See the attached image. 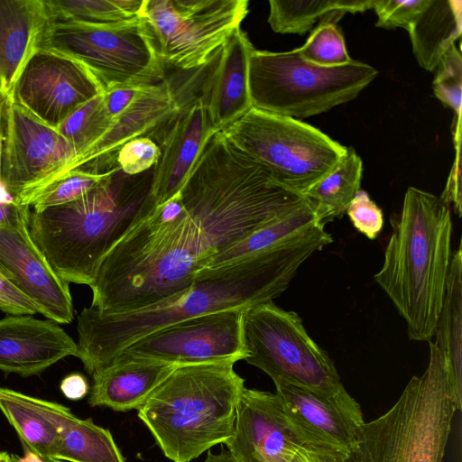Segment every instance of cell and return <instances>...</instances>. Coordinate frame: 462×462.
Masks as SVG:
<instances>
[{"instance_id":"74e56055","label":"cell","mask_w":462,"mask_h":462,"mask_svg":"<svg viewBox=\"0 0 462 462\" xmlns=\"http://www.w3.org/2000/svg\"><path fill=\"white\" fill-rule=\"evenodd\" d=\"M346 213L356 229L369 239H375L383 229V212L365 190L356 193Z\"/></svg>"},{"instance_id":"8fae6325","label":"cell","mask_w":462,"mask_h":462,"mask_svg":"<svg viewBox=\"0 0 462 462\" xmlns=\"http://www.w3.org/2000/svg\"><path fill=\"white\" fill-rule=\"evenodd\" d=\"M247 0H143L139 21L165 69L190 70L206 63L240 27Z\"/></svg>"},{"instance_id":"52a82bcc","label":"cell","mask_w":462,"mask_h":462,"mask_svg":"<svg viewBox=\"0 0 462 462\" xmlns=\"http://www.w3.org/2000/svg\"><path fill=\"white\" fill-rule=\"evenodd\" d=\"M377 74L371 65L354 60L328 68L305 60L297 49H254L248 69L252 106L295 119L309 117L356 98Z\"/></svg>"},{"instance_id":"4fadbf2b","label":"cell","mask_w":462,"mask_h":462,"mask_svg":"<svg viewBox=\"0 0 462 462\" xmlns=\"http://www.w3.org/2000/svg\"><path fill=\"white\" fill-rule=\"evenodd\" d=\"M244 310L230 309L176 322L134 341L117 356L177 365L245 360Z\"/></svg>"},{"instance_id":"c3c4849f","label":"cell","mask_w":462,"mask_h":462,"mask_svg":"<svg viewBox=\"0 0 462 462\" xmlns=\"http://www.w3.org/2000/svg\"><path fill=\"white\" fill-rule=\"evenodd\" d=\"M42 459L44 460V462H67V461L60 460V459H57V458H54L51 457H42Z\"/></svg>"},{"instance_id":"7dc6e473","label":"cell","mask_w":462,"mask_h":462,"mask_svg":"<svg viewBox=\"0 0 462 462\" xmlns=\"http://www.w3.org/2000/svg\"><path fill=\"white\" fill-rule=\"evenodd\" d=\"M0 462H17L16 457L0 450Z\"/></svg>"},{"instance_id":"d6986e66","label":"cell","mask_w":462,"mask_h":462,"mask_svg":"<svg viewBox=\"0 0 462 462\" xmlns=\"http://www.w3.org/2000/svg\"><path fill=\"white\" fill-rule=\"evenodd\" d=\"M0 273L56 323L74 317L69 283L60 279L33 243L28 226L0 228Z\"/></svg>"},{"instance_id":"603a6c76","label":"cell","mask_w":462,"mask_h":462,"mask_svg":"<svg viewBox=\"0 0 462 462\" xmlns=\"http://www.w3.org/2000/svg\"><path fill=\"white\" fill-rule=\"evenodd\" d=\"M47 22L43 0H0V90L7 96Z\"/></svg>"},{"instance_id":"ee69618b","label":"cell","mask_w":462,"mask_h":462,"mask_svg":"<svg viewBox=\"0 0 462 462\" xmlns=\"http://www.w3.org/2000/svg\"><path fill=\"white\" fill-rule=\"evenodd\" d=\"M204 462H236L228 450L223 449L220 453L208 452Z\"/></svg>"},{"instance_id":"7c38bea8","label":"cell","mask_w":462,"mask_h":462,"mask_svg":"<svg viewBox=\"0 0 462 462\" xmlns=\"http://www.w3.org/2000/svg\"><path fill=\"white\" fill-rule=\"evenodd\" d=\"M69 143L8 96L3 121L0 181L22 205L72 162ZM27 206V205H26Z\"/></svg>"},{"instance_id":"5bb4252c","label":"cell","mask_w":462,"mask_h":462,"mask_svg":"<svg viewBox=\"0 0 462 462\" xmlns=\"http://www.w3.org/2000/svg\"><path fill=\"white\" fill-rule=\"evenodd\" d=\"M254 49L239 27L202 66L166 72L165 79L177 96L199 98L213 128L222 131L253 107L248 69Z\"/></svg>"},{"instance_id":"30bf717a","label":"cell","mask_w":462,"mask_h":462,"mask_svg":"<svg viewBox=\"0 0 462 462\" xmlns=\"http://www.w3.org/2000/svg\"><path fill=\"white\" fill-rule=\"evenodd\" d=\"M242 324L245 361L274 383H287L326 395L346 391L334 362L309 336L296 312L268 301L245 309Z\"/></svg>"},{"instance_id":"1f68e13d","label":"cell","mask_w":462,"mask_h":462,"mask_svg":"<svg viewBox=\"0 0 462 462\" xmlns=\"http://www.w3.org/2000/svg\"><path fill=\"white\" fill-rule=\"evenodd\" d=\"M103 94L79 106L55 128L72 147L76 157L97 143L112 125Z\"/></svg>"},{"instance_id":"4316f807","label":"cell","mask_w":462,"mask_h":462,"mask_svg":"<svg viewBox=\"0 0 462 462\" xmlns=\"http://www.w3.org/2000/svg\"><path fill=\"white\" fill-rule=\"evenodd\" d=\"M363 162L353 147L339 164L310 188L305 197L312 205L318 221L325 226L340 218L360 190Z\"/></svg>"},{"instance_id":"9c48e42d","label":"cell","mask_w":462,"mask_h":462,"mask_svg":"<svg viewBox=\"0 0 462 462\" xmlns=\"http://www.w3.org/2000/svg\"><path fill=\"white\" fill-rule=\"evenodd\" d=\"M36 50L80 63L104 92L120 85L155 84L165 76L163 65L144 37L139 17L112 24L48 21L38 37Z\"/></svg>"},{"instance_id":"9a60e30c","label":"cell","mask_w":462,"mask_h":462,"mask_svg":"<svg viewBox=\"0 0 462 462\" xmlns=\"http://www.w3.org/2000/svg\"><path fill=\"white\" fill-rule=\"evenodd\" d=\"M102 93L99 82L80 63L36 50L10 96L38 120L56 128L76 109Z\"/></svg>"},{"instance_id":"ba28073f","label":"cell","mask_w":462,"mask_h":462,"mask_svg":"<svg viewBox=\"0 0 462 462\" xmlns=\"http://www.w3.org/2000/svg\"><path fill=\"white\" fill-rule=\"evenodd\" d=\"M222 132L277 180L304 197L347 151L310 125L254 107Z\"/></svg>"},{"instance_id":"44dd1931","label":"cell","mask_w":462,"mask_h":462,"mask_svg":"<svg viewBox=\"0 0 462 462\" xmlns=\"http://www.w3.org/2000/svg\"><path fill=\"white\" fill-rule=\"evenodd\" d=\"M77 354V343L52 320L31 315L0 319V370L5 373L35 375Z\"/></svg>"},{"instance_id":"ffe728a7","label":"cell","mask_w":462,"mask_h":462,"mask_svg":"<svg viewBox=\"0 0 462 462\" xmlns=\"http://www.w3.org/2000/svg\"><path fill=\"white\" fill-rule=\"evenodd\" d=\"M177 109L178 104L164 79L145 85L131 105L113 119L109 130L48 183L71 171H109L116 167L115 158L121 146L137 137L152 138Z\"/></svg>"},{"instance_id":"b9f144b4","label":"cell","mask_w":462,"mask_h":462,"mask_svg":"<svg viewBox=\"0 0 462 462\" xmlns=\"http://www.w3.org/2000/svg\"><path fill=\"white\" fill-rule=\"evenodd\" d=\"M346 453L330 448L302 444L289 462H346Z\"/></svg>"},{"instance_id":"ac0fdd59","label":"cell","mask_w":462,"mask_h":462,"mask_svg":"<svg viewBox=\"0 0 462 462\" xmlns=\"http://www.w3.org/2000/svg\"><path fill=\"white\" fill-rule=\"evenodd\" d=\"M225 444L236 462H289L302 445L276 393L245 386L237 402L233 435Z\"/></svg>"},{"instance_id":"2e32d148","label":"cell","mask_w":462,"mask_h":462,"mask_svg":"<svg viewBox=\"0 0 462 462\" xmlns=\"http://www.w3.org/2000/svg\"><path fill=\"white\" fill-rule=\"evenodd\" d=\"M276 395L301 444L348 453L365 422L360 404L346 392L326 395L287 383H274Z\"/></svg>"},{"instance_id":"8992f818","label":"cell","mask_w":462,"mask_h":462,"mask_svg":"<svg viewBox=\"0 0 462 462\" xmlns=\"http://www.w3.org/2000/svg\"><path fill=\"white\" fill-rule=\"evenodd\" d=\"M429 365L394 405L364 422L346 462H442L456 412L445 360L430 341Z\"/></svg>"},{"instance_id":"d590c367","label":"cell","mask_w":462,"mask_h":462,"mask_svg":"<svg viewBox=\"0 0 462 462\" xmlns=\"http://www.w3.org/2000/svg\"><path fill=\"white\" fill-rule=\"evenodd\" d=\"M161 157L159 145L150 137L142 136L125 143L116 154V166L127 175L143 173L154 168Z\"/></svg>"},{"instance_id":"83f0119b","label":"cell","mask_w":462,"mask_h":462,"mask_svg":"<svg viewBox=\"0 0 462 462\" xmlns=\"http://www.w3.org/2000/svg\"><path fill=\"white\" fill-rule=\"evenodd\" d=\"M54 458L67 462H125L109 430L69 411L61 424Z\"/></svg>"},{"instance_id":"3957f363","label":"cell","mask_w":462,"mask_h":462,"mask_svg":"<svg viewBox=\"0 0 462 462\" xmlns=\"http://www.w3.org/2000/svg\"><path fill=\"white\" fill-rule=\"evenodd\" d=\"M153 169L127 175L116 166L82 197L40 212L31 209L30 236L60 279L92 284L106 254L147 216Z\"/></svg>"},{"instance_id":"e575fe53","label":"cell","mask_w":462,"mask_h":462,"mask_svg":"<svg viewBox=\"0 0 462 462\" xmlns=\"http://www.w3.org/2000/svg\"><path fill=\"white\" fill-rule=\"evenodd\" d=\"M434 71L432 88L435 97L454 111L455 119H460L462 55L456 45L444 54Z\"/></svg>"},{"instance_id":"f6af8a7d","label":"cell","mask_w":462,"mask_h":462,"mask_svg":"<svg viewBox=\"0 0 462 462\" xmlns=\"http://www.w3.org/2000/svg\"><path fill=\"white\" fill-rule=\"evenodd\" d=\"M23 448L24 456L23 457H17V462H44L42 457L37 453L29 448L26 445L22 444Z\"/></svg>"},{"instance_id":"484cf974","label":"cell","mask_w":462,"mask_h":462,"mask_svg":"<svg viewBox=\"0 0 462 462\" xmlns=\"http://www.w3.org/2000/svg\"><path fill=\"white\" fill-rule=\"evenodd\" d=\"M419 65L434 71L462 32V1L429 0L407 30Z\"/></svg>"},{"instance_id":"f1b7e54d","label":"cell","mask_w":462,"mask_h":462,"mask_svg":"<svg viewBox=\"0 0 462 462\" xmlns=\"http://www.w3.org/2000/svg\"><path fill=\"white\" fill-rule=\"evenodd\" d=\"M373 5L374 0H270L267 22L275 32L302 35L319 18H340L346 13L365 12Z\"/></svg>"},{"instance_id":"7a4b0ae2","label":"cell","mask_w":462,"mask_h":462,"mask_svg":"<svg viewBox=\"0 0 462 462\" xmlns=\"http://www.w3.org/2000/svg\"><path fill=\"white\" fill-rule=\"evenodd\" d=\"M333 242L319 223L237 263L200 272L196 282L143 308L102 313L84 308L78 319L77 356L91 375L126 346L158 329L201 315L273 301L289 286L300 266Z\"/></svg>"},{"instance_id":"4dcf8cb0","label":"cell","mask_w":462,"mask_h":462,"mask_svg":"<svg viewBox=\"0 0 462 462\" xmlns=\"http://www.w3.org/2000/svg\"><path fill=\"white\" fill-rule=\"evenodd\" d=\"M143 0H43L48 21L112 24L139 17Z\"/></svg>"},{"instance_id":"cb8c5ba5","label":"cell","mask_w":462,"mask_h":462,"mask_svg":"<svg viewBox=\"0 0 462 462\" xmlns=\"http://www.w3.org/2000/svg\"><path fill=\"white\" fill-rule=\"evenodd\" d=\"M0 411L17 432L22 444L42 457H53L69 408L0 387Z\"/></svg>"},{"instance_id":"d4e9b609","label":"cell","mask_w":462,"mask_h":462,"mask_svg":"<svg viewBox=\"0 0 462 462\" xmlns=\"http://www.w3.org/2000/svg\"><path fill=\"white\" fill-rule=\"evenodd\" d=\"M434 344L441 353L457 411L462 406V248L451 255L442 309L437 321Z\"/></svg>"},{"instance_id":"6da1fadb","label":"cell","mask_w":462,"mask_h":462,"mask_svg":"<svg viewBox=\"0 0 462 462\" xmlns=\"http://www.w3.org/2000/svg\"><path fill=\"white\" fill-rule=\"evenodd\" d=\"M308 203L217 131L180 190L104 257L90 306L122 313L182 291L221 251Z\"/></svg>"},{"instance_id":"e0dca14e","label":"cell","mask_w":462,"mask_h":462,"mask_svg":"<svg viewBox=\"0 0 462 462\" xmlns=\"http://www.w3.org/2000/svg\"><path fill=\"white\" fill-rule=\"evenodd\" d=\"M176 102L177 111L152 137L161 157L145 204L149 215L180 190L205 143L217 132L199 98L187 97Z\"/></svg>"},{"instance_id":"f546056e","label":"cell","mask_w":462,"mask_h":462,"mask_svg":"<svg viewBox=\"0 0 462 462\" xmlns=\"http://www.w3.org/2000/svg\"><path fill=\"white\" fill-rule=\"evenodd\" d=\"M310 202L228 246L213 257L203 270H214L271 248L318 223Z\"/></svg>"},{"instance_id":"277c9868","label":"cell","mask_w":462,"mask_h":462,"mask_svg":"<svg viewBox=\"0 0 462 462\" xmlns=\"http://www.w3.org/2000/svg\"><path fill=\"white\" fill-rule=\"evenodd\" d=\"M391 223L383 266L374 278L405 320L409 338L430 342L450 266V209L437 196L409 187Z\"/></svg>"},{"instance_id":"5b68a950","label":"cell","mask_w":462,"mask_h":462,"mask_svg":"<svg viewBox=\"0 0 462 462\" xmlns=\"http://www.w3.org/2000/svg\"><path fill=\"white\" fill-rule=\"evenodd\" d=\"M235 360L178 365L137 410L164 456L190 462L233 435L245 379Z\"/></svg>"},{"instance_id":"ab89813d","label":"cell","mask_w":462,"mask_h":462,"mask_svg":"<svg viewBox=\"0 0 462 462\" xmlns=\"http://www.w3.org/2000/svg\"><path fill=\"white\" fill-rule=\"evenodd\" d=\"M31 208L22 205L0 182V228L28 226Z\"/></svg>"},{"instance_id":"d6a6232c","label":"cell","mask_w":462,"mask_h":462,"mask_svg":"<svg viewBox=\"0 0 462 462\" xmlns=\"http://www.w3.org/2000/svg\"><path fill=\"white\" fill-rule=\"evenodd\" d=\"M115 168L104 173L83 171H69L56 178L30 197L26 205L32 211L40 212L51 207L71 202L105 180Z\"/></svg>"},{"instance_id":"8d00e7d4","label":"cell","mask_w":462,"mask_h":462,"mask_svg":"<svg viewBox=\"0 0 462 462\" xmlns=\"http://www.w3.org/2000/svg\"><path fill=\"white\" fill-rule=\"evenodd\" d=\"M429 0H375L373 8L377 14V27L408 30Z\"/></svg>"},{"instance_id":"7402d4cb","label":"cell","mask_w":462,"mask_h":462,"mask_svg":"<svg viewBox=\"0 0 462 462\" xmlns=\"http://www.w3.org/2000/svg\"><path fill=\"white\" fill-rule=\"evenodd\" d=\"M178 365L159 360L117 356L92 374L88 403L116 411L138 410Z\"/></svg>"},{"instance_id":"7bdbcfd3","label":"cell","mask_w":462,"mask_h":462,"mask_svg":"<svg viewBox=\"0 0 462 462\" xmlns=\"http://www.w3.org/2000/svg\"><path fill=\"white\" fill-rule=\"evenodd\" d=\"M60 390L66 398L77 401L88 394L89 386L87 379L82 374L74 373L63 378Z\"/></svg>"},{"instance_id":"836d02e7","label":"cell","mask_w":462,"mask_h":462,"mask_svg":"<svg viewBox=\"0 0 462 462\" xmlns=\"http://www.w3.org/2000/svg\"><path fill=\"white\" fill-rule=\"evenodd\" d=\"M297 51L305 60L320 67H338L352 61L341 32L329 19L322 20Z\"/></svg>"},{"instance_id":"bcb514c9","label":"cell","mask_w":462,"mask_h":462,"mask_svg":"<svg viewBox=\"0 0 462 462\" xmlns=\"http://www.w3.org/2000/svg\"><path fill=\"white\" fill-rule=\"evenodd\" d=\"M7 97H8V96L0 90V161H1L2 143H3L4 110H5V106Z\"/></svg>"},{"instance_id":"f35d334b","label":"cell","mask_w":462,"mask_h":462,"mask_svg":"<svg viewBox=\"0 0 462 462\" xmlns=\"http://www.w3.org/2000/svg\"><path fill=\"white\" fill-rule=\"evenodd\" d=\"M0 310L12 315L40 313L37 305L0 273Z\"/></svg>"},{"instance_id":"60d3db41","label":"cell","mask_w":462,"mask_h":462,"mask_svg":"<svg viewBox=\"0 0 462 462\" xmlns=\"http://www.w3.org/2000/svg\"><path fill=\"white\" fill-rule=\"evenodd\" d=\"M144 86L120 85L104 92L105 106L112 121L131 105Z\"/></svg>"}]
</instances>
